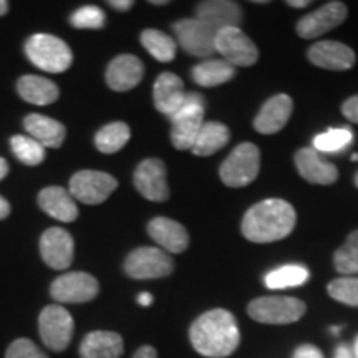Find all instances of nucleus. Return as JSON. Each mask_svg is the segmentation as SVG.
Masks as SVG:
<instances>
[{
	"instance_id": "1",
	"label": "nucleus",
	"mask_w": 358,
	"mask_h": 358,
	"mask_svg": "<svg viewBox=\"0 0 358 358\" xmlns=\"http://www.w3.org/2000/svg\"><path fill=\"white\" fill-rule=\"evenodd\" d=\"M189 340L194 350L203 357L226 358L239 347V325L229 310L214 308L204 312L192 322Z\"/></svg>"
},
{
	"instance_id": "2",
	"label": "nucleus",
	"mask_w": 358,
	"mask_h": 358,
	"mask_svg": "<svg viewBox=\"0 0 358 358\" xmlns=\"http://www.w3.org/2000/svg\"><path fill=\"white\" fill-rule=\"evenodd\" d=\"M297 214L284 199H266L245 213L241 231L250 243L267 244L284 239L294 231Z\"/></svg>"
},
{
	"instance_id": "3",
	"label": "nucleus",
	"mask_w": 358,
	"mask_h": 358,
	"mask_svg": "<svg viewBox=\"0 0 358 358\" xmlns=\"http://www.w3.org/2000/svg\"><path fill=\"white\" fill-rule=\"evenodd\" d=\"M25 55L47 73H64L71 66L73 53L64 40L52 34H34L25 42Z\"/></svg>"
},
{
	"instance_id": "4",
	"label": "nucleus",
	"mask_w": 358,
	"mask_h": 358,
	"mask_svg": "<svg viewBox=\"0 0 358 358\" xmlns=\"http://www.w3.org/2000/svg\"><path fill=\"white\" fill-rule=\"evenodd\" d=\"M204 98L199 93H186L185 103L171 118V141L176 150H191L204 124Z\"/></svg>"
},
{
	"instance_id": "5",
	"label": "nucleus",
	"mask_w": 358,
	"mask_h": 358,
	"mask_svg": "<svg viewBox=\"0 0 358 358\" xmlns=\"http://www.w3.org/2000/svg\"><path fill=\"white\" fill-rule=\"evenodd\" d=\"M261 169V151L252 143H241L224 159L219 169L221 181L229 187H244L257 178Z\"/></svg>"
},
{
	"instance_id": "6",
	"label": "nucleus",
	"mask_w": 358,
	"mask_h": 358,
	"mask_svg": "<svg viewBox=\"0 0 358 358\" xmlns=\"http://www.w3.org/2000/svg\"><path fill=\"white\" fill-rule=\"evenodd\" d=\"M306 310V303L295 297H257L248 306L250 319L268 325L294 324Z\"/></svg>"
},
{
	"instance_id": "7",
	"label": "nucleus",
	"mask_w": 358,
	"mask_h": 358,
	"mask_svg": "<svg viewBox=\"0 0 358 358\" xmlns=\"http://www.w3.org/2000/svg\"><path fill=\"white\" fill-rule=\"evenodd\" d=\"M73 317L62 306H47L40 312L38 332L45 347L53 352H64L73 337Z\"/></svg>"
},
{
	"instance_id": "8",
	"label": "nucleus",
	"mask_w": 358,
	"mask_h": 358,
	"mask_svg": "<svg viewBox=\"0 0 358 358\" xmlns=\"http://www.w3.org/2000/svg\"><path fill=\"white\" fill-rule=\"evenodd\" d=\"M174 262L166 250L159 248H138L128 254L124 272L136 280H150L168 277L173 272Z\"/></svg>"
},
{
	"instance_id": "9",
	"label": "nucleus",
	"mask_w": 358,
	"mask_h": 358,
	"mask_svg": "<svg viewBox=\"0 0 358 358\" xmlns=\"http://www.w3.org/2000/svg\"><path fill=\"white\" fill-rule=\"evenodd\" d=\"M118 181L108 173L83 169L70 179V194L83 204H101L113 194Z\"/></svg>"
},
{
	"instance_id": "10",
	"label": "nucleus",
	"mask_w": 358,
	"mask_h": 358,
	"mask_svg": "<svg viewBox=\"0 0 358 358\" xmlns=\"http://www.w3.org/2000/svg\"><path fill=\"white\" fill-rule=\"evenodd\" d=\"M182 50L192 57H211L216 52L217 30L199 19H181L173 25Z\"/></svg>"
},
{
	"instance_id": "11",
	"label": "nucleus",
	"mask_w": 358,
	"mask_h": 358,
	"mask_svg": "<svg viewBox=\"0 0 358 358\" xmlns=\"http://www.w3.org/2000/svg\"><path fill=\"white\" fill-rule=\"evenodd\" d=\"M216 52L232 66H250L257 64L259 50L256 43L239 27H226L216 35Z\"/></svg>"
},
{
	"instance_id": "12",
	"label": "nucleus",
	"mask_w": 358,
	"mask_h": 358,
	"mask_svg": "<svg viewBox=\"0 0 358 358\" xmlns=\"http://www.w3.org/2000/svg\"><path fill=\"white\" fill-rule=\"evenodd\" d=\"M98 292V280L87 272H69L50 285V295L58 303H85L93 301Z\"/></svg>"
},
{
	"instance_id": "13",
	"label": "nucleus",
	"mask_w": 358,
	"mask_h": 358,
	"mask_svg": "<svg viewBox=\"0 0 358 358\" xmlns=\"http://www.w3.org/2000/svg\"><path fill=\"white\" fill-rule=\"evenodd\" d=\"M134 186L143 198L163 203L169 198L166 164L158 158H148L138 164L133 174Z\"/></svg>"
},
{
	"instance_id": "14",
	"label": "nucleus",
	"mask_w": 358,
	"mask_h": 358,
	"mask_svg": "<svg viewBox=\"0 0 358 358\" xmlns=\"http://www.w3.org/2000/svg\"><path fill=\"white\" fill-rule=\"evenodd\" d=\"M40 254L48 267L55 271H65L73 262V237L62 227H50L40 237Z\"/></svg>"
},
{
	"instance_id": "15",
	"label": "nucleus",
	"mask_w": 358,
	"mask_h": 358,
	"mask_svg": "<svg viewBox=\"0 0 358 358\" xmlns=\"http://www.w3.org/2000/svg\"><path fill=\"white\" fill-rule=\"evenodd\" d=\"M347 13L348 8L343 2H329L319 10H313L308 15L302 17L297 22L295 30H297L299 37L302 38H317L343 24V20L347 19Z\"/></svg>"
},
{
	"instance_id": "16",
	"label": "nucleus",
	"mask_w": 358,
	"mask_h": 358,
	"mask_svg": "<svg viewBox=\"0 0 358 358\" xmlns=\"http://www.w3.org/2000/svg\"><path fill=\"white\" fill-rule=\"evenodd\" d=\"M307 57L315 66L335 71L350 70L357 62L355 52L348 45L334 42V40H324V42L312 45Z\"/></svg>"
},
{
	"instance_id": "17",
	"label": "nucleus",
	"mask_w": 358,
	"mask_h": 358,
	"mask_svg": "<svg viewBox=\"0 0 358 358\" xmlns=\"http://www.w3.org/2000/svg\"><path fill=\"white\" fill-rule=\"evenodd\" d=\"M295 166L312 185H334L338 179V169L313 148H302L295 153Z\"/></svg>"
},
{
	"instance_id": "18",
	"label": "nucleus",
	"mask_w": 358,
	"mask_h": 358,
	"mask_svg": "<svg viewBox=\"0 0 358 358\" xmlns=\"http://www.w3.org/2000/svg\"><path fill=\"white\" fill-rule=\"evenodd\" d=\"M145 75V65L134 55H118L106 69V83L113 92H128L138 87Z\"/></svg>"
},
{
	"instance_id": "19",
	"label": "nucleus",
	"mask_w": 358,
	"mask_h": 358,
	"mask_svg": "<svg viewBox=\"0 0 358 358\" xmlns=\"http://www.w3.org/2000/svg\"><path fill=\"white\" fill-rule=\"evenodd\" d=\"M186 98V90L182 80L171 71H164L156 78L153 87V101L159 113L171 118L182 106Z\"/></svg>"
},
{
	"instance_id": "20",
	"label": "nucleus",
	"mask_w": 358,
	"mask_h": 358,
	"mask_svg": "<svg viewBox=\"0 0 358 358\" xmlns=\"http://www.w3.org/2000/svg\"><path fill=\"white\" fill-rule=\"evenodd\" d=\"M148 234L161 249L171 254L185 252L189 245V234L182 224L169 217H155L148 224Z\"/></svg>"
},
{
	"instance_id": "21",
	"label": "nucleus",
	"mask_w": 358,
	"mask_h": 358,
	"mask_svg": "<svg viewBox=\"0 0 358 358\" xmlns=\"http://www.w3.org/2000/svg\"><path fill=\"white\" fill-rule=\"evenodd\" d=\"M292 110L294 101L289 95H275L268 98L254 120V128L261 134L279 133L287 124Z\"/></svg>"
},
{
	"instance_id": "22",
	"label": "nucleus",
	"mask_w": 358,
	"mask_h": 358,
	"mask_svg": "<svg viewBox=\"0 0 358 358\" xmlns=\"http://www.w3.org/2000/svg\"><path fill=\"white\" fill-rule=\"evenodd\" d=\"M196 19L206 22L214 29L221 30L226 27H239L244 19L243 8L231 0H208L196 7Z\"/></svg>"
},
{
	"instance_id": "23",
	"label": "nucleus",
	"mask_w": 358,
	"mask_h": 358,
	"mask_svg": "<svg viewBox=\"0 0 358 358\" xmlns=\"http://www.w3.org/2000/svg\"><path fill=\"white\" fill-rule=\"evenodd\" d=\"M38 206L48 216L60 222H73L78 217V206L70 191L60 186H48L40 191Z\"/></svg>"
},
{
	"instance_id": "24",
	"label": "nucleus",
	"mask_w": 358,
	"mask_h": 358,
	"mask_svg": "<svg viewBox=\"0 0 358 358\" xmlns=\"http://www.w3.org/2000/svg\"><path fill=\"white\" fill-rule=\"evenodd\" d=\"M123 350L122 335L108 330H95L85 335L80 345V358H120Z\"/></svg>"
},
{
	"instance_id": "25",
	"label": "nucleus",
	"mask_w": 358,
	"mask_h": 358,
	"mask_svg": "<svg viewBox=\"0 0 358 358\" xmlns=\"http://www.w3.org/2000/svg\"><path fill=\"white\" fill-rule=\"evenodd\" d=\"M24 127L30 138L38 141L43 148H60L64 145L66 129L64 124L48 116L32 113L24 120Z\"/></svg>"
},
{
	"instance_id": "26",
	"label": "nucleus",
	"mask_w": 358,
	"mask_h": 358,
	"mask_svg": "<svg viewBox=\"0 0 358 358\" xmlns=\"http://www.w3.org/2000/svg\"><path fill=\"white\" fill-rule=\"evenodd\" d=\"M17 92H19L22 100L38 106L52 105L60 95L58 87L52 80L38 77V75H24V77H20L19 82H17Z\"/></svg>"
},
{
	"instance_id": "27",
	"label": "nucleus",
	"mask_w": 358,
	"mask_h": 358,
	"mask_svg": "<svg viewBox=\"0 0 358 358\" xmlns=\"http://www.w3.org/2000/svg\"><path fill=\"white\" fill-rule=\"evenodd\" d=\"M234 75L236 66H232L224 58L222 60H214L213 58V60L201 62L191 71V77L194 80V83L206 88L219 87V85L227 83L229 80L234 78Z\"/></svg>"
},
{
	"instance_id": "28",
	"label": "nucleus",
	"mask_w": 358,
	"mask_h": 358,
	"mask_svg": "<svg viewBox=\"0 0 358 358\" xmlns=\"http://www.w3.org/2000/svg\"><path fill=\"white\" fill-rule=\"evenodd\" d=\"M231 133L226 124L217 122H208L203 124L201 131L196 138L191 151L196 156H211L222 150L229 143Z\"/></svg>"
},
{
	"instance_id": "29",
	"label": "nucleus",
	"mask_w": 358,
	"mask_h": 358,
	"mask_svg": "<svg viewBox=\"0 0 358 358\" xmlns=\"http://www.w3.org/2000/svg\"><path fill=\"white\" fill-rule=\"evenodd\" d=\"M129 138H131V131H129V127L127 123H108L98 129V133L95 134V146L98 148L100 153L113 155L124 148V145L129 141Z\"/></svg>"
},
{
	"instance_id": "30",
	"label": "nucleus",
	"mask_w": 358,
	"mask_h": 358,
	"mask_svg": "<svg viewBox=\"0 0 358 358\" xmlns=\"http://www.w3.org/2000/svg\"><path fill=\"white\" fill-rule=\"evenodd\" d=\"M140 38L148 53L158 62L168 64V62L174 60V57H176V42L168 34L159 32V30L155 29H148L143 30Z\"/></svg>"
},
{
	"instance_id": "31",
	"label": "nucleus",
	"mask_w": 358,
	"mask_h": 358,
	"mask_svg": "<svg viewBox=\"0 0 358 358\" xmlns=\"http://www.w3.org/2000/svg\"><path fill=\"white\" fill-rule=\"evenodd\" d=\"M308 280V268L299 264H290V266H282L275 271L268 272L266 275V285L268 289H289L299 287Z\"/></svg>"
},
{
	"instance_id": "32",
	"label": "nucleus",
	"mask_w": 358,
	"mask_h": 358,
	"mask_svg": "<svg viewBox=\"0 0 358 358\" xmlns=\"http://www.w3.org/2000/svg\"><path fill=\"white\" fill-rule=\"evenodd\" d=\"M10 148L17 159L27 166H38L45 159V148L25 134H17L10 138Z\"/></svg>"
},
{
	"instance_id": "33",
	"label": "nucleus",
	"mask_w": 358,
	"mask_h": 358,
	"mask_svg": "<svg viewBox=\"0 0 358 358\" xmlns=\"http://www.w3.org/2000/svg\"><path fill=\"white\" fill-rule=\"evenodd\" d=\"M334 266L343 275L358 274V231H353L334 254Z\"/></svg>"
},
{
	"instance_id": "34",
	"label": "nucleus",
	"mask_w": 358,
	"mask_h": 358,
	"mask_svg": "<svg viewBox=\"0 0 358 358\" xmlns=\"http://www.w3.org/2000/svg\"><path fill=\"white\" fill-rule=\"evenodd\" d=\"M353 140V134L347 128H334L329 131L319 134L313 140V150L319 153H337L345 150Z\"/></svg>"
},
{
	"instance_id": "35",
	"label": "nucleus",
	"mask_w": 358,
	"mask_h": 358,
	"mask_svg": "<svg viewBox=\"0 0 358 358\" xmlns=\"http://www.w3.org/2000/svg\"><path fill=\"white\" fill-rule=\"evenodd\" d=\"M329 295L340 303L358 307V277H338L329 284Z\"/></svg>"
},
{
	"instance_id": "36",
	"label": "nucleus",
	"mask_w": 358,
	"mask_h": 358,
	"mask_svg": "<svg viewBox=\"0 0 358 358\" xmlns=\"http://www.w3.org/2000/svg\"><path fill=\"white\" fill-rule=\"evenodd\" d=\"M70 24L75 29H103L106 24V15L100 7L96 6H83L70 15Z\"/></svg>"
},
{
	"instance_id": "37",
	"label": "nucleus",
	"mask_w": 358,
	"mask_h": 358,
	"mask_svg": "<svg viewBox=\"0 0 358 358\" xmlns=\"http://www.w3.org/2000/svg\"><path fill=\"white\" fill-rule=\"evenodd\" d=\"M6 358H48L30 338H17L7 348Z\"/></svg>"
},
{
	"instance_id": "38",
	"label": "nucleus",
	"mask_w": 358,
	"mask_h": 358,
	"mask_svg": "<svg viewBox=\"0 0 358 358\" xmlns=\"http://www.w3.org/2000/svg\"><path fill=\"white\" fill-rule=\"evenodd\" d=\"M342 113L345 118L350 120L352 123H358V95L350 96L342 105Z\"/></svg>"
},
{
	"instance_id": "39",
	"label": "nucleus",
	"mask_w": 358,
	"mask_h": 358,
	"mask_svg": "<svg viewBox=\"0 0 358 358\" xmlns=\"http://www.w3.org/2000/svg\"><path fill=\"white\" fill-rule=\"evenodd\" d=\"M292 358H325V357L315 345L306 343V345H301L294 352Z\"/></svg>"
},
{
	"instance_id": "40",
	"label": "nucleus",
	"mask_w": 358,
	"mask_h": 358,
	"mask_svg": "<svg viewBox=\"0 0 358 358\" xmlns=\"http://www.w3.org/2000/svg\"><path fill=\"white\" fill-rule=\"evenodd\" d=\"M334 358H357L355 352H353V347L347 345V343H340L335 350Z\"/></svg>"
},
{
	"instance_id": "41",
	"label": "nucleus",
	"mask_w": 358,
	"mask_h": 358,
	"mask_svg": "<svg viewBox=\"0 0 358 358\" xmlns=\"http://www.w3.org/2000/svg\"><path fill=\"white\" fill-rule=\"evenodd\" d=\"M133 358H158V352H156V348H153L151 345H145V347H140L136 352H134Z\"/></svg>"
},
{
	"instance_id": "42",
	"label": "nucleus",
	"mask_w": 358,
	"mask_h": 358,
	"mask_svg": "<svg viewBox=\"0 0 358 358\" xmlns=\"http://www.w3.org/2000/svg\"><path fill=\"white\" fill-rule=\"evenodd\" d=\"M108 6L113 7L115 10L128 12L134 6V2H131V0H108Z\"/></svg>"
},
{
	"instance_id": "43",
	"label": "nucleus",
	"mask_w": 358,
	"mask_h": 358,
	"mask_svg": "<svg viewBox=\"0 0 358 358\" xmlns=\"http://www.w3.org/2000/svg\"><path fill=\"white\" fill-rule=\"evenodd\" d=\"M8 214H10V204H8V201L6 198L0 196V221L6 219Z\"/></svg>"
},
{
	"instance_id": "44",
	"label": "nucleus",
	"mask_w": 358,
	"mask_h": 358,
	"mask_svg": "<svg viewBox=\"0 0 358 358\" xmlns=\"http://www.w3.org/2000/svg\"><path fill=\"white\" fill-rule=\"evenodd\" d=\"M151 302H153V295L148 294V292H141L140 295H138V303L143 307H148L151 306Z\"/></svg>"
},
{
	"instance_id": "45",
	"label": "nucleus",
	"mask_w": 358,
	"mask_h": 358,
	"mask_svg": "<svg viewBox=\"0 0 358 358\" xmlns=\"http://www.w3.org/2000/svg\"><path fill=\"white\" fill-rule=\"evenodd\" d=\"M287 6L294 7V8H303V7L310 6V2H308V0H289Z\"/></svg>"
},
{
	"instance_id": "46",
	"label": "nucleus",
	"mask_w": 358,
	"mask_h": 358,
	"mask_svg": "<svg viewBox=\"0 0 358 358\" xmlns=\"http://www.w3.org/2000/svg\"><path fill=\"white\" fill-rule=\"evenodd\" d=\"M8 174V163L3 158H0V181Z\"/></svg>"
},
{
	"instance_id": "47",
	"label": "nucleus",
	"mask_w": 358,
	"mask_h": 358,
	"mask_svg": "<svg viewBox=\"0 0 358 358\" xmlns=\"http://www.w3.org/2000/svg\"><path fill=\"white\" fill-rule=\"evenodd\" d=\"M8 12V2L7 0H0V17L6 15Z\"/></svg>"
},
{
	"instance_id": "48",
	"label": "nucleus",
	"mask_w": 358,
	"mask_h": 358,
	"mask_svg": "<svg viewBox=\"0 0 358 358\" xmlns=\"http://www.w3.org/2000/svg\"><path fill=\"white\" fill-rule=\"evenodd\" d=\"M150 3H153V6H166V3H169L168 0H153V2H150Z\"/></svg>"
},
{
	"instance_id": "49",
	"label": "nucleus",
	"mask_w": 358,
	"mask_h": 358,
	"mask_svg": "<svg viewBox=\"0 0 358 358\" xmlns=\"http://www.w3.org/2000/svg\"><path fill=\"white\" fill-rule=\"evenodd\" d=\"M353 352H355V357L358 358V337L355 338V343H353Z\"/></svg>"
},
{
	"instance_id": "50",
	"label": "nucleus",
	"mask_w": 358,
	"mask_h": 358,
	"mask_svg": "<svg viewBox=\"0 0 358 358\" xmlns=\"http://www.w3.org/2000/svg\"><path fill=\"white\" fill-rule=\"evenodd\" d=\"M338 332H340L338 327H334V329H332V334H334V335H338Z\"/></svg>"
},
{
	"instance_id": "51",
	"label": "nucleus",
	"mask_w": 358,
	"mask_h": 358,
	"mask_svg": "<svg viewBox=\"0 0 358 358\" xmlns=\"http://www.w3.org/2000/svg\"><path fill=\"white\" fill-rule=\"evenodd\" d=\"M355 186H357V187H358V173H357V174H355Z\"/></svg>"
},
{
	"instance_id": "52",
	"label": "nucleus",
	"mask_w": 358,
	"mask_h": 358,
	"mask_svg": "<svg viewBox=\"0 0 358 358\" xmlns=\"http://www.w3.org/2000/svg\"><path fill=\"white\" fill-rule=\"evenodd\" d=\"M352 159H353V161H358V155H353Z\"/></svg>"
}]
</instances>
